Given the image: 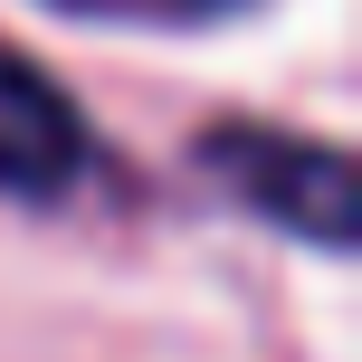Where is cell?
I'll return each instance as SVG.
<instances>
[{
    "mask_svg": "<svg viewBox=\"0 0 362 362\" xmlns=\"http://www.w3.org/2000/svg\"><path fill=\"white\" fill-rule=\"evenodd\" d=\"M163 10H229V0H163Z\"/></svg>",
    "mask_w": 362,
    "mask_h": 362,
    "instance_id": "3957f363",
    "label": "cell"
},
{
    "mask_svg": "<svg viewBox=\"0 0 362 362\" xmlns=\"http://www.w3.org/2000/svg\"><path fill=\"white\" fill-rule=\"evenodd\" d=\"M76 172H86V115L19 48H0V191L10 200H57Z\"/></svg>",
    "mask_w": 362,
    "mask_h": 362,
    "instance_id": "7a4b0ae2",
    "label": "cell"
},
{
    "mask_svg": "<svg viewBox=\"0 0 362 362\" xmlns=\"http://www.w3.org/2000/svg\"><path fill=\"white\" fill-rule=\"evenodd\" d=\"M200 163L229 181L248 210H267L276 229L315 238V248H344L353 219H362V191H353V163L334 144H305V134H267V124H219L200 144Z\"/></svg>",
    "mask_w": 362,
    "mask_h": 362,
    "instance_id": "6da1fadb",
    "label": "cell"
}]
</instances>
